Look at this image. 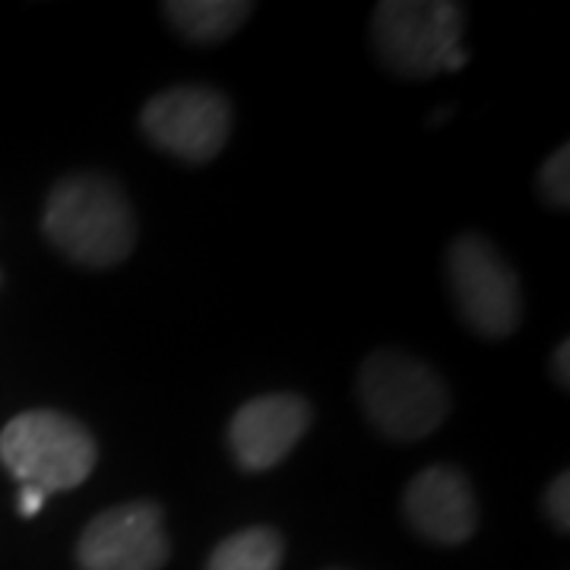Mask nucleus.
Here are the masks:
<instances>
[{
    "label": "nucleus",
    "mask_w": 570,
    "mask_h": 570,
    "mask_svg": "<svg viewBox=\"0 0 570 570\" xmlns=\"http://www.w3.org/2000/svg\"><path fill=\"white\" fill-rule=\"evenodd\" d=\"M463 7L441 0H387L374 10V45L390 70L425 80L441 70H460Z\"/></svg>",
    "instance_id": "obj_4"
},
{
    "label": "nucleus",
    "mask_w": 570,
    "mask_h": 570,
    "mask_svg": "<svg viewBox=\"0 0 570 570\" xmlns=\"http://www.w3.org/2000/svg\"><path fill=\"white\" fill-rule=\"evenodd\" d=\"M358 400L371 425L390 441H422L444 425L448 384L425 362L403 352H374L358 374Z\"/></svg>",
    "instance_id": "obj_2"
},
{
    "label": "nucleus",
    "mask_w": 570,
    "mask_h": 570,
    "mask_svg": "<svg viewBox=\"0 0 570 570\" xmlns=\"http://www.w3.org/2000/svg\"><path fill=\"white\" fill-rule=\"evenodd\" d=\"M311 428V406L295 393H266L235 412L228 448L247 472L279 466Z\"/></svg>",
    "instance_id": "obj_8"
},
{
    "label": "nucleus",
    "mask_w": 570,
    "mask_h": 570,
    "mask_svg": "<svg viewBox=\"0 0 570 570\" xmlns=\"http://www.w3.org/2000/svg\"><path fill=\"white\" fill-rule=\"evenodd\" d=\"M140 124L159 149L204 165L223 153L232 134V108L209 86H175L146 102Z\"/></svg>",
    "instance_id": "obj_6"
},
{
    "label": "nucleus",
    "mask_w": 570,
    "mask_h": 570,
    "mask_svg": "<svg viewBox=\"0 0 570 570\" xmlns=\"http://www.w3.org/2000/svg\"><path fill=\"white\" fill-rule=\"evenodd\" d=\"M539 184H542V194L551 206H564L570 204V149L561 146L558 153H551L549 163L542 165L539 171Z\"/></svg>",
    "instance_id": "obj_12"
},
{
    "label": "nucleus",
    "mask_w": 570,
    "mask_h": 570,
    "mask_svg": "<svg viewBox=\"0 0 570 570\" xmlns=\"http://www.w3.org/2000/svg\"><path fill=\"white\" fill-rule=\"evenodd\" d=\"M41 228L51 245L82 266H118L137 242L130 200L102 175H73L48 194Z\"/></svg>",
    "instance_id": "obj_1"
},
{
    "label": "nucleus",
    "mask_w": 570,
    "mask_h": 570,
    "mask_svg": "<svg viewBox=\"0 0 570 570\" xmlns=\"http://www.w3.org/2000/svg\"><path fill=\"white\" fill-rule=\"evenodd\" d=\"M0 460L22 485H36L48 494L82 485L96 469L99 450L77 419L36 409L10 419L0 431Z\"/></svg>",
    "instance_id": "obj_3"
},
{
    "label": "nucleus",
    "mask_w": 570,
    "mask_h": 570,
    "mask_svg": "<svg viewBox=\"0 0 570 570\" xmlns=\"http://www.w3.org/2000/svg\"><path fill=\"white\" fill-rule=\"evenodd\" d=\"M568 355H570V343L564 340V343L558 346V352H554V358H551V371H554V381H558L561 387H568V384H570Z\"/></svg>",
    "instance_id": "obj_15"
},
{
    "label": "nucleus",
    "mask_w": 570,
    "mask_h": 570,
    "mask_svg": "<svg viewBox=\"0 0 570 570\" xmlns=\"http://www.w3.org/2000/svg\"><path fill=\"white\" fill-rule=\"evenodd\" d=\"M570 475L561 472L554 482L549 485V494H546V510H549L551 527L558 532L570 530Z\"/></svg>",
    "instance_id": "obj_13"
},
{
    "label": "nucleus",
    "mask_w": 570,
    "mask_h": 570,
    "mask_svg": "<svg viewBox=\"0 0 570 570\" xmlns=\"http://www.w3.org/2000/svg\"><path fill=\"white\" fill-rule=\"evenodd\" d=\"M163 510L130 501L99 513L77 542L82 570H159L168 561Z\"/></svg>",
    "instance_id": "obj_7"
},
{
    "label": "nucleus",
    "mask_w": 570,
    "mask_h": 570,
    "mask_svg": "<svg viewBox=\"0 0 570 570\" xmlns=\"http://www.w3.org/2000/svg\"><path fill=\"white\" fill-rule=\"evenodd\" d=\"M403 513L409 527L434 546H463L479 527L475 491L456 466L422 469L406 485Z\"/></svg>",
    "instance_id": "obj_9"
},
{
    "label": "nucleus",
    "mask_w": 570,
    "mask_h": 570,
    "mask_svg": "<svg viewBox=\"0 0 570 570\" xmlns=\"http://www.w3.org/2000/svg\"><path fill=\"white\" fill-rule=\"evenodd\" d=\"M250 13L245 0H178L165 3V17L181 32L184 39L213 45L228 39Z\"/></svg>",
    "instance_id": "obj_10"
},
{
    "label": "nucleus",
    "mask_w": 570,
    "mask_h": 570,
    "mask_svg": "<svg viewBox=\"0 0 570 570\" xmlns=\"http://www.w3.org/2000/svg\"><path fill=\"white\" fill-rule=\"evenodd\" d=\"M453 302L479 336L504 340L523 317V295L510 264L479 235L456 238L448 250Z\"/></svg>",
    "instance_id": "obj_5"
},
{
    "label": "nucleus",
    "mask_w": 570,
    "mask_h": 570,
    "mask_svg": "<svg viewBox=\"0 0 570 570\" xmlns=\"http://www.w3.org/2000/svg\"><path fill=\"white\" fill-rule=\"evenodd\" d=\"M45 504V491L36 489V485H22L20 491V513L22 517H36Z\"/></svg>",
    "instance_id": "obj_14"
},
{
    "label": "nucleus",
    "mask_w": 570,
    "mask_h": 570,
    "mask_svg": "<svg viewBox=\"0 0 570 570\" xmlns=\"http://www.w3.org/2000/svg\"><path fill=\"white\" fill-rule=\"evenodd\" d=\"M283 535L269 527H250L223 539L209 554L206 570H279L283 568Z\"/></svg>",
    "instance_id": "obj_11"
}]
</instances>
